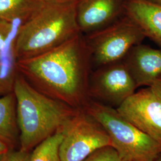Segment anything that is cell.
<instances>
[{
	"instance_id": "obj_5",
	"label": "cell",
	"mask_w": 161,
	"mask_h": 161,
	"mask_svg": "<svg viewBox=\"0 0 161 161\" xmlns=\"http://www.w3.org/2000/svg\"><path fill=\"white\" fill-rule=\"evenodd\" d=\"M92 70L124 59L146 38L140 27L125 14L97 32L84 35Z\"/></svg>"
},
{
	"instance_id": "obj_1",
	"label": "cell",
	"mask_w": 161,
	"mask_h": 161,
	"mask_svg": "<svg viewBox=\"0 0 161 161\" xmlns=\"http://www.w3.org/2000/svg\"><path fill=\"white\" fill-rule=\"evenodd\" d=\"M14 70L40 92L76 109L90 100V58L81 33L48 52L14 62Z\"/></svg>"
},
{
	"instance_id": "obj_23",
	"label": "cell",
	"mask_w": 161,
	"mask_h": 161,
	"mask_svg": "<svg viewBox=\"0 0 161 161\" xmlns=\"http://www.w3.org/2000/svg\"><path fill=\"white\" fill-rule=\"evenodd\" d=\"M161 161V157H160V158H159V159H158V160H157V161Z\"/></svg>"
},
{
	"instance_id": "obj_2",
	"label": "cell",
	"mask_w": 161,
	"mask_h": 161,
	"mask_svg": "<svg viewBox=\"0 0 161 161\" xmlns=\"http://www.w3.org/2000/svg\"><path fill=\"white\" fill-rule=\"evenodd\" d=\"M76 1H42L20 25L12 42L14 62L48 52L80 33L76 21Z\"/></svg>"
},
{
	"instance_id": "obj_19",
	"label": "cell",
	"mask_w": 161,
	"mask_h": 161,
	"mask_svg": "<svg viewBox=\"0 0 161 161\" xmlns=\"http://www.w3.org/2000/svg\"><path fill=\"white\" fill-rule=\"evenodd\" d=\"M12 149H10V147L6 143L0 140V161H3L4 157Z\"/></svg>"
},
{
	"instance_id": "obj_10",
	"label": "cell",
	"mask_w": 161,
	"mask_h": 161,
	"mask_svg": "<svg viewBox=\"0 0 161 161\" xmlns=\"http://www.w3.org/2000/svg\"><path fill=\"white\" fill-rule=\"evenodd\" d=\"M138 87L161 78V50L142 43L133 47L123 60Z\"/></svg>"
},
{
	"instance_id": "obj_11",
	"label": "cell",
	"mask_w": 161,
	"mask_h": 161,
	"mask_svg": "<svg viewBox=\"0 0 161 161\" xmlns=\"http://www.w3.org/2000/svg\"><path fill=\"white\" fill-rule=\"evenodd\" d=\"M125 14L148 37L161 46V5L149 0H127Z\"/></svg>"
},
{
	"instance_id": "obj_9",
	"label": "cell",
	"mask_w": 161,
	"mask_h": 161,
	"mask_svg": "<svg viewBox=\"0 0 161 161\" xmlns=\"http://www.w3.org/2000/svg\"><path fill=\"white\" fill-rule=\"evenodd\" d=\"M127 0H78L76 21L83 35L92 34L115 23L125 14Z\"/></svg>"
},
{
	"instance_id": "obj_12",
	"label": "cell",
	"mask_w": 161,
	"mask_h": 161,
	"mask_svg": "<svg viewBox=\"0 0 161 161\" xmlns=\"http://www.w3.org/2000/svg\"><path fill=\"white\" fill-rule=\"evenodd\" d=\"M0 140L12 150H17L18 147L19 149L20 131L13 92L0 96Z\"/></svg>"
},
{
	"instance_id": "obj_22",
	"label": "cell",
	"mask_w": 161,
	"mask_h": 161,
	"mask_svg": "<svg viewBox=\"0 0 161 161\" xmlns=\"http://www.w3.org/2000/svg\"><path fill=\"white\" fill-rule=\"evenodd\" d=\"M150 1H152L153 3H155L156 4H160L161 5V0H149Z\"/></svg>"
},
{
	"instance_id": "obj_20",
	"label": "cell",
	"mask_w": 161,
	"mask_h": 161,
	"mask_svg": "<svg viewBox=\"0 0 161 161\" xmlns=\"http://www.w3.org/2000/svg\"><path fill=\"white\" fill-rule=\"evenodd\" d=\"M149 87L161 98V78L155 80Z\"/></svg>"
},
{
	"instance_id": "obj_4",
	"label": "cell",
	"mask_w": 161,
	"mask_h": 161,
	"mask_svg": "<svg viewBox=\"0 0 161 161\" xmlns=\"http://www.w3.org/2000/svg\"><path fill=\"white\" fill-rule=\"evenodd\" d=\"M84 109L104 128L122 161H156L161 157V142L135 127L116 108L90 100Z\"/></svg>"
},
{
	"instance_id": "obj_7",
	"label": "cell",
	"mask_w": 161,
	"mask_h": 161,
	"mask_svg": "<svg viewBox=\"0 0 161 161\" xmlns=\"http://www.w3.org/2000/svg\"><path fill=\"white\" fill-rule=\"evenodd\" d=\"M138 86L122 60L92 70L88 82L90 100L118 108Z\"/></svg>"
},
{
	"instance_id": "obj_18",
	"label": "cell",
	"mask_w": 161,
	"mask_h": 161,
	"mask_svg": "<svg viewBox=\"0 0 161 161\" xmlns=\"http://www.w3.org/2000/svg\"><path fill=\"white\" fill-rule=\"evenodd\" d=\"M31 152H26L20 150H12L2 161H29Z\"/></svg>"
},
{
	"instance_id": "obj_3",
	"label": "cell",
	"mask_w": 161,
	"mask_h": 161,
	"mask_svg": "<svg viewBox=\"0 0 161 161\" xmlns=\"http://www.w3.org/2000/svg\"><path fill=\"white\" fill-rule=\"evenodd\" d=\"M13 92L20 131L19 149L23 152H31L47 138L62 132L78 110L40 92L16 70Z\"/></svg>"
},
{
	"instance_id": "obj_13",
	"label": "cell",
	"mask_w": 161,
	"mask_h": 161,
	"mask_svg": "<svg viewBox=\"0 0 161 161\" xmlns=\"http://www.w3.org/2000/svg\"><path fill=\"white\" fill-rule=\"evenodd\" d=\"M42 0H0V20L13 23L27 20L40 6Z\"/></svg>"
},
{
	"instance_id": "obj_6",
	"label": "cell",
	"mask_w": 161,
	"mask_h": 161,
	"mask_svg": "<svg viewBox=\"0 0 161 161\" xmlns=\"http://www.w3.org/2000/svg\"><path fill=\"white\" fill-rule=\"evenodd\" d=\"M62 132L59 146L61 161H82L97 150L112 146L106 130L84 109L77 110Z\"/></svg>"
},
{
	"instance_id": "obj_14",
	"label": "cell",
	"mask_w": 161,
	"mask_h": 161,
	"mask_svg": "<svg viewBox=\"0 0 161 161\" xmlns=\"http://www.w3.org/2000/svg\"><path fill=\"white\" fill-rule=\"evenodd\" d=\"M63 132H58L35 147L31 152L29 161H61L59 146Z\"/></svg>"
},
{
	"instance_id": "obj_8",
	"label": "cell",
	"mask_w": 161,
	"mask_h": 161,
	"mask_svg": "<svg viewBox=\"0 0 161 161\" xmlns=\"http://www.w3.org/2000/svg\"><path fill=\"white\" fill-rule=\"evenodd\" d=\"M116 109L135 127L161 143V98L150 87L136 92Z\"/></svg>"
},
{
	"instance_id": "obj_17",
	"label": "cell",
	"mask_w": 161,
	"mask_h": 161,
	"mask_svg": "<svg viewBox=\"0 0 161 161\" xmlns=\"http://www.w3.org/2000/svg\"><path fill=\"white\" fill-rule=\"evenodd\" d=\"M3 64L0 63V96L13 92L14 74L12 76L3 75Z\"/></svg>"
},
{
	"instance_id": "obj_15",
	"label": "cell",
	"mask_w": 161,
	"mask_h": 161,
	"mask_svg": "<svg viewBox=\"0 0 161 161\" xmlns=\"http://www.w3.org/2000/svg\"><path fill=\"white\" fill-rule=\"evenodd\" d=\"M82 161H123L111 146L102 147L93 152Z\"/></svg>"
},
{
	"instance_id": "obj_16",
	"label": "cell",
	"mask_w": 161,
	"mask_h": 161,
	"mask_svg": "<svg viewBox=\"0 0 161 161\" xmlns=\"http://www.w3.org/2000/svg\"><path fill=\"white\" fill-rule=\"evenodd\" d=\"M13 29V23L0 20V56L12 34Z\"/></svg>"
},
{
	"instance_id": "obj_21",
	"label": "cell",
	"mask_w": 161,
	"mask_h": 161,
	"mask_svg": "<svg viewBox=\"0 0 161 161\" xmlns=\"http://www.w3.org/2000/svg\"><path fill=\"white\" fill-rule=\"evenodd\" d=\"M42 1H58V2H64V1H76V0H42Z\"/></svg>"
}]
</instances>
